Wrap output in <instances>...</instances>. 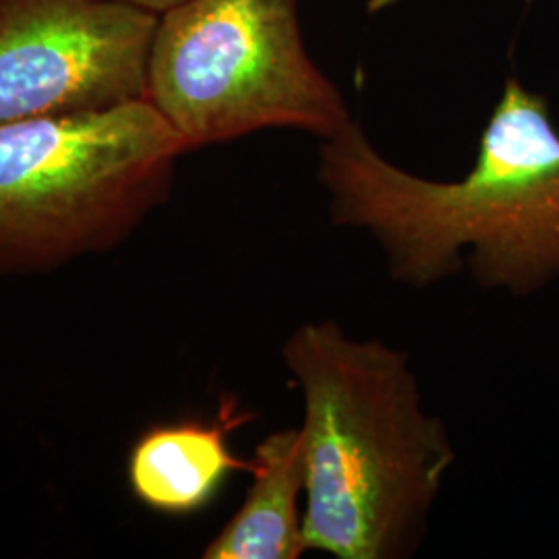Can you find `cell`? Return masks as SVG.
Returning <instances> with one entry per match:
<instances>
[{"instance_id":"obj_6","label":"cell","mask_w":559,"mask_h":559,"mask_svg":"<svg viewBox=\"0 0 559 559\" xmlns=\"http://www.w3.org/2000/svg\"><path fill=\"white\" fill-rule=\"evenodd\" d=\"M251 419L224 400L214 420H177L150 427L129 454V485L147 508L191 516L216 498L228 475L251 471V460L230 450L228 433Z\"/></svg>"},{"instance_id":"obj_3","label":"cell","mask_w":559,"mask_h":559,"mask_svg":"<svg viewBox=\"0 0 559 559\" xmlns=\"http://www.w3.org/2000/svg\"><path fill=\"white\" fill-rule=\"evenodd\" d=\"M187 152L145 98L0 124V274L119 245L166 201Z\"/></svg>"},{"instance_id":"obj_4","label":"cell","mask_w":559,"mask_h":559,"mask_svg":"<svg viewBox=\"0 0 559 559\" xmlns=\"http://www.w3.org/2000/svg\"><path fill=\"white\" fill-rule=\"evenodd\" d=\"M145 100L189 152L263 129L328 140L353 122L305 48L297 0H185L164 11Z\"/></svg>"},{"instance_id":"obj_1","label":"cell","mask_w":559,"mask_h":559,"mask_svg":"<svg viewBox=\"0 0 559 559\" xmlns=\"http://www.w3.org/2000/svg\"><path fill=\"white\" fill-rule=\"evenodd\" d=\"M321 185L336 226L367 230L392 278L427 288L468 265L485 290L531 297L559 280V129L545 96L503 85L460 180L385 160L350 122L321 140Z\"/></svg>"},{"instance_id":"obj_7","label":"cell","mask_w":559,"mask_h":559,"mask_svg":"<svg viewBox=\"0 0 559 559\" xmlns=\"http://www.w3.org/2000/svg\"><path fill=\"white\" fill-rule=\"evenodd\" d=\"M253 485L237 514L203 549L205 559H299L305 549L300 429H282L255 448Z\"/></svg>"},{"instance_id":"obj_8","label":"cell","mask_w":559,"mask_h":559,"mask_svg":"<svg viewBox=\"0 0 559 559\" xmlns=\"http://www.w3.org/2000/svg\"><path fill=\"white\" fill-rule=\"evenodd\" d=\"M120 2H127V4H133V7H140V9H145V11H152V13L160 15L164 11L177 7V4L185 2V0H120Z\"/></svg>"},{"instance_id":"obj_2","label":"cell","mask_w":559,"mask_h":559,"mask_svg":"<svg viewBox=\"0 0 559 559\" xmlns=\"http://www.w3.org/2000/svg\"><path fill=\"white\" fill-rule=\"evenodd\" d=\"M282 359L305 404V549L408 556L456 460L448 429L420 404L408 357L328 320L299 325Z\"/></svg>"},{"instance_id":"obj_5","label":"cell","mask_w":559,"mask_h":559,"mask_svg":"<svg viewBox=\"0 0 559 559\" xmlns=\"http://www.w3.org/2000/svg\"><path fill=\"white\" fill-rule=\"evenodd\" d=\"M156 25L120 0H0V124L143 100Z\"/></svg>"}]
</instances>
